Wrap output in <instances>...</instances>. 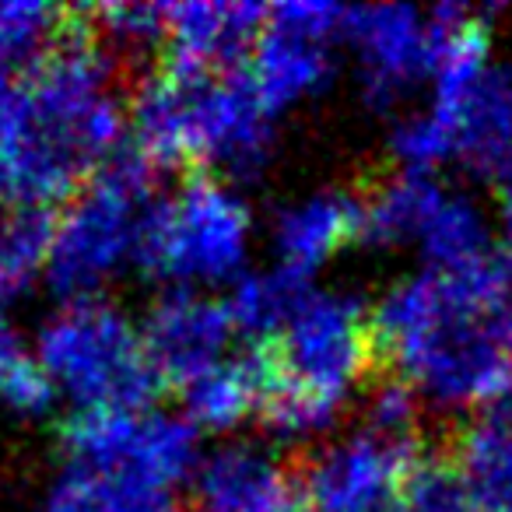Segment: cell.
I'll return each mask as SVG.
<instances>
[{
	"label": "cell",
	"instance_id": "obj_19",
	"mask_svg": "<svg viewBox=\"0 0 512 512\" xmlns=\"http://www.w3.org/2000/svg\"><path fill=\"white\" fill-rule=\"evenodd\" d=\"M57 404L36 341L8 313H0V407L18 418H46Z\"/></svg>",
	"mask_w": 512,
	"mask_h": 512
},
{
	"label": "cell",
	"instance_id": "obj_13",
	"mask_svg": "<svg viewBox=\"0 0 512 512\" xmlns=\"http://www.w3.org/2000/svg\"><path fill=\"white\" fill-rule=\"evenodd\" d=\"M271 11L256 4H176L169 8V32L162 67L172 71H239L253 57Z\"/></svg>",
	"mask_w": 512,
	"mask_h": 512
},
{
	"label": "cell",
	"instance_id": "obj_5",
	"mask_svg": "<svg viewBox=\"0 0 512 512\" xmlns=\"http://www.w3.org/2000/svg\"><path fill=\"white\" fill-rule=\"evenodd\" d=\"M43 372L74 418L151 411L158 372L144 351L141 327L106 299L67 302L32 334Z\"/></svg>",
	"mask_w": 512,
	"mask_h": 512
},
{
	"label": "cell",
	"instance_id": "obj_24",
	"mask_svg": "<svg viewBox=\"0 0 512 512\" xmlns=\"http://www.w3.org/2000/svg\"><path fill=\"white\" fill-rule=\"evenodd\" d=\"M498 207H502V225L509 228V235H512V165L502 172V179H498Z\"/></svg>",
	"mask_w": 512,
	"mask_h": 512
},
{
	"label": "cell",
	"instance_id": "obj_17",
	"mask_svg": "<svg viewBox=\"0 0 512 512\" xmlns=\"http://www.w3.org/2000/svg\"><path fill=\"white\" fill-rule=\"evenodd\" d=\"M53 214L50 211H4L0 214V313L32 299L46 288Z\"/></svg>",
	"mask_w": 512,
	"mask_h": 512
},
{
	"label": "cell",
	"instance_id": "obj_1",
	"mask_svg": "<svg viewBox=\"0 0 512 512\" xmlns=\"http://www.w3.org/2000/svg\"><path fill=\"white\" fill-rule=\"evenodd\" d=\"M127 134L113 57L92 29H67L43 60L0 81V204L64 207L127 151Z\"/></svg>",
	"mask_w": 512,
	"mask_h": 512
},
{
	"label": "cell",
	"instance_id": "obj_3",
	"mask_svg": "<svg viewBox=\"0 0 512 512\" xmlns=\"http://www.w3.org/2000/svg\"><path fill=\"white\" fill-rule=\"evenodd\" d=\"M274 109L249 74L158 67L127 106L134 151L151 165H190L200 176L225 169L253 176L274 137Z\"/></svg>",
	"mask_w": 512,
	"mask_h": 512
},
{
	"label": "cell",
	"instance_id": "obj_9",
	"mask_svg": "<svg viewBox=\"0 0 512 512\" xmlns=\"http://www.w3.org/2000/svg\"><path fill=\"white\" fill-rule=\"evenodd\" d=\"M344 18L348 11L334 4H285L267 15L249 74L274 113L327 85L334 71L330 43L344 32Z\"/></svg>",
	"mask_w": 512,
	"mask_h": 512
},
{
	"label": "cell",
	"instance_id": "obj_20",
	"mask_svg": "<svg viewBox=\"0 0 512 512\" xmlns=\"http://www.w3.org/2000/svg\"><path fill=\"white\" fill-rule=\"evenodd\" d=\"M306 278L309 274H299L292 267H278L271 274H253V278L239 281L232 299L225 302L235 330L249 334L253 341L274 337L288 323V316L299 309V302L313 292Z\"/></svg>",
	"mask_w": 512,
	"mask_h": 512
},
{
	"label": "cell",
	"instance_id": "obj_16",
	"mask_svg": "<svg viewBox=\"0 0 512 512\" xmlns=\"http://www.w3.org/2000/svg\"><path fill=\"white\" fill-rule=\"evenodd\" d=\"M260 390H264V372H260V358H256L253 344H249L242 355L228 358L218 369L186 386V421L193 428H232L246 414H256Z\"/></svg>",
	"mask_w": 512,
	"mask_h": 512
},
{
	"label": "cell",
	"instance_id": "obj_21",
	"mask_svg": "<svg viewBox=\"0 0 512 512\" xmlns=\"http://www.w3.org/2000/svg\"><path fill=\"white\" fill-rule=\"evenodd\" d=\"M165 32H169V8L162 4H106L92 11V36L113 60L162 50Z\"/></svg>",
	"mask_w": 512,
	"mask_h": 512
},
{
	"label": "cell",
	"instance_id": "obj_7",
	"mask_svg": "<svg viewBox=\"0 0 512 512\" xmlns=\"http://www.w3.org/2000/svg\"><path fill=\"white\" fill-rule=\"evenodd\" d=\"M253 351L264 390L295 393L334 414L351 386L376 372L372 316L348 295L309 292L278 334L253 341Z\"/></svg>",
	"mask_w": 512,
	"mask_h": 512
},
{
	"label": "cell",
	"instance_id": "obj_6",
	"mask_svg": "<svg viewBox=\"0 0 512 512\" xmlns=\"http://www.w3.org/2000/svg\"><path fill=\"white\" fill-rule=\"evenodd\" d=\"M64 446V463L92 477L106 512H172V491L200 463L197 428L165 411L74 418Z\"/></svg>",
	"mask_w": 512,
	"mask_h": 512
},
{
	"label": "cell",
	"instance_id": "obj_4",
	"mask_svg": "<svg viewBox=\"0 0 512 512\" xmlns=\"http://www.w3.org/2000/svg\"><path fill=\"white\" fill-rule=\"evenodd\" d=\"M155 204V165L130 148L53 214L46 288L60 306L102 299L123 271L141 267Z\"/></svg>",
	"mask_w": 512,
	"mask_h": 512
},
{
	"label": "cell",
	"instance_id": "obj_8",
	"mask_svg": "<svg viewBox=\"0 0 512 512\" xmlns=\"http://www.w3.org/2000/svg\"><path fill=\"white\" fill-rule=\"evenodd\" d=\"M249 214L214 176H193L148 218L141 267L179 292L221 285L246 260Z\"/></svg>",
	"mask_w": 512,
	"mask_h": 512
},
{
	"label": "cell",
	"instance_id": "obj_10",
	"mask_svg": "<svg viewBox=\"0 0 512 512\" xmlns=\"http://www.w3.org/2000/svg\"><path fill=\"white\" fill-rule=\"evenodd\" d=\"M232 334L235 320L225 302L197 292H179V288L165 292L141 323L151 369L162 383H172L179 390L228 362L225 351Z\"/></svg>",
	"mask_w": 512,
	"mask_h": 512
},
{
	"label": "cell",
	"instance_id": "obj_22",
	"mask_svg": "<svg viewBox=\"0 0 512 512\" xmlns=\"http://www.w3.org/2000/svg\"><path fill=\"white\" fill-rule=\"evenodd\" d=\"M407 512H481L453 453L418 456L407 474Z\"/></svg>",
	"mask_w": 512,
	"mask_h": 512
},
{
	"label": "cell",
	"instance_id": "obj_18",
	"mask_svg": "<svg viewBox=\"0 0 512 512\" xmlns=\"http://www.w3.org/2000/svg\"><path fill=\"white\" fill-rule=\"evenodd\" d=\"M453 460L481 512H512V428L481 418L456 439Z\"/></svg>",
	"mask_w": 512,
	"mask_h": 512
},
{
	"label": "cell",
	"instance_id": "obj_11",
	"mask_svg": "<svg viewBox=\"0 0 512 512\" xmlns=\"http://www.w3.org/2000/svg\"><path fill=\"white\" fill-rule=\"evenodd\" d=\"M344 36L355 43L365 95L376 109L397 106L421 78H435L432 25L414 8H351Z\"/></svg>",
	"mask_w": 512,
	"mask_h": 512
},
{
	"label": "cell",
	"instance_id": "obj_23",
	"mask_svg": "<svg viewBox=\"0 0 512 512\" xmlns=\"http://www.w3.org/2000/svg\"><path fill=\"white\" fill-rule=\"evenodd\" d=\"M43 512H106V509H102V498L95 491L92 477L85 470L64 463L60 474L53 477L50 491H46Z\"/></svg>",
	"mask_w": 512,
	"mask_h": 512
},
{
	"label": "cell",
	"instance_id": "obj_14",
	"mask_svg": "<svg viewBox=\"0 0 512 512\" xmlns=\"http://www.w3.org/2000/svg\"><path fill=\"white\" fill-rule=\"evenodd\" d=\"M432 116L453 137V155L484 176L512 165V64H484L463 95Z\"/></svg>",
	"mask_w": 512,
	"mask_h": 512
},
{
	"label": "cell",
	"instance_id": "obj_15",
	"mask_svg": "<svg viewBox=\"0 0 512 512\" xmlns=\"http://www.w3.org/2000/svg\"><path fill=\"white\" fill-rule=\"evenodd\" d=\"M351 239H358V197L351 193H316L281 211L274 225L281 267L299 274L316 271Z\"/></svg>",
	"mask_w": 512,
	"mask_h": 512
},
{
	"label": "cell",
	"instance_id": "obj_2",
	"mask_svg": "<svg viewBox=\"0 0 512 512\" xmlns=\"http://www.w3.org/2000/svg\"><path fill=\"white\" fill-rule=\"evenodd\" d=\"M376 372L442 407L498 400L512 383V256L407 278L372 313Z\"/></svg>",
	"mask_w": 512,
	"mask_h": 512
},
{
	"label": "cell",
	"instance_id": "obj_12",
	"mask_svg": "<svg viewBox=\"0 0 512 512\" xmlns=\"http://www.w3.org/2000/svg\"><path fill=\"white\" fill-rule=\"evenodd\" d=\"M193 498L200 512H302L299 470L249 442L207 453L193 470Z\"/></svg>",
	"mask_w": 512,
	"mask_h": 512
}]
</instances>
